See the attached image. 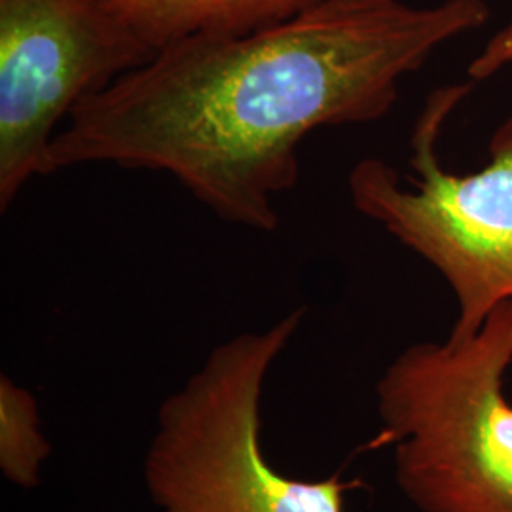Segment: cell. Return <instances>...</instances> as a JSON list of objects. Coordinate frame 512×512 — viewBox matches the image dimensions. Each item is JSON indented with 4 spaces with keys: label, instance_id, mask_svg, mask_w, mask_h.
I'll return each mask as SVG.
<instances>
[{
    "label": "cell",
    "instance_id": "277c9868",
    "mask_svg": "<svg viewBox=\"0 0 512 512\" xmlns=\"http://www.w3.org/2000/svg\"><path fill=\"white\" fill-rule=\"evenodd\" d=\"M463 88L440 90L421 114L412 137L414 177L378 158L353 167V205L404 247L429 262L458 300L450 336L465 338L490 313L512 300V116L490 141L488 164L475 173L442 167L440 129Z\"/></svg>",
    "mask_w": 512,
    "mask_h": 512
},
{
    "label": "cell",
    "instance_id": "3957f363",
    "mask_svg": "<svg viewBox=\"0 0 512 512\" xmlns=\"http://www.w3.org/2000/svg\"><path fill=\"white\" fill-rule=\"evenodd\" d=\"M302 317L304 311H291L268 330L220 344L165 399L145 458L158 511L346 512L355 480L342 473L323 480L283 475L262 448L264 384Z\"/></svg>",
    "mask_w": 512,
    "mask_h": 512
},
{
    "label": "cell",
    "instance_id": "52a82bcc",
    "mask_svg": "<svg viewBox=\"0 0 512 512\" xmlns=\"http://www.w3.org/2000/svg\"><path fill=\"white\" fill-rule=\"evenodd\" d=\"M50 444L40 429V414L35 397L0 378V469L4 476L21 488H35L40 469L50 456Z\"/></svg>",
    "mask_w": 512,
    "mask_h": 512
},
{
    "label": "cell",
    "instance_id": "8992f818",
    "mask_svg": "<svg viewBox=\"0 0 512 512\" xmlns=\"http://www.w3.org/2000/svg\"><path fill=\"white\" fill-rule=\"evenodd\" d=\"M154 52L184 38L245 33L319 0H97Z\"/></svg>",
    "mask_w": 512,
    "mask_h": 512
},
{
    "label": "cell",
    "instance_id": "7a4b0ae2",
    "mask_svg": "<svg viewBox=\"0 0 512 512\" xmlns=\"http://www.w3.org/2000/svg\"><path fill=\"white\" fill-rule=\"evenodd\" d=\"M512 300L475 334L421 342L380 378V442L421 512H512Z\"/></svg>",
    "mask_w": 512,
    "mask_h": 512
},
{
    "label": "cell",
    "instance_id": "5b68a950",
    "mask_svg": "<svg viewBox=\"0 0 512 512\" xmlns=\"http://www.w3.org/2000/svg\"><path fill=\"white\" fill-rule=\"evenodd\" d=\"M156 54L97 0H0V209L50 173L73 110Z\"/></svg>",
    "mask_w": 512,
    "mask_h": 512
},
{
    "label": "cell",
    "instance_id": "6da1fadb",
    "mask_svg": "<svg viewBox=\"0 0 512 512\" xmlns=\"http://www.w3.org/2000/svg\"><path fill=\"white\" fill-rule=\"evenodd\" d=\"M488 18L486 0H319L245 33L184 38L73 110L50 173L158 171L220 219L272 232L313 131L384 118L406 76Z\"/></svg>",
    "mask_w": 512,
    "mask_h": 512
},
{
    "label": "cell",
    "instance_id": "ba28073f",
    "mask_svg": "<svg viewBox=\"0 0 512 512\" xmlns=\"http://www.w3.org/2000/svg\"><path fill=\"white\" fill-rule=\"evenodd\" d=\"M507 67H512V21L497 31L471 61L469 76L480 82L505 71Z\"/></svg>",
    "mask_w": 512,
    "mask_h": 512
}]
</instances>
